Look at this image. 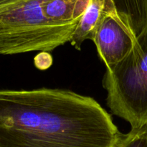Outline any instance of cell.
Segmentation results:
<instances>
[{
    "label": "cell",
    "mask_w": 147,
    "mask_h": 147,
    "mask_svg": "<svg viewBox=\"0 0 147 147\" xmlns=\"http://www.w3.org/2000/svg\"><path fill=\"white\" fill-rule=\"evenodd\" d=\"M123 134L90 96L48 88L0 90V147H118Z\"/></svg>",
    "instance_id": "6da1fadb"
},
{
    "label": "cell",
    "mask_w": 147,
    "mask_h": 147,
    "mask_svg": "<svg viewBox=\"0 0 147 147\" xmlns=\"http://www.w3.org/2000/svg\"><path fill=\"white\" fill-rule=\"evenodd\" d=\"M90 0H0V55L50 52L70 42Z\"/></svg>",
    "instance_id": "7a4b0ae2"
},
{
    "label": "cell",
    "mask_w": 147,
    "mask_h": 147,
    "mask_svg": "<svg viewBox=\"0 0 147 147\" xmlns=\"http://www.w3.org/2000/svg\"><path fill=\"white\" fill-rule=\"evenodd\" d=\"M103 86L111 111L131 129L147 127V31L137 37L131 51L106 69Z\"/></svg>",
    "instance_id": "3957f363"
},
{
    "label": "cell",
    "mask_w": 147,
    "mask_h": 147,
    "mask_svg": "<svg viewBox=\"0 0 147 147\" xmlns=\"http://www.w3.org/2000/svg\"><path fill=\"white\" fill-rule=\"evenodd\" d=\"M136 40L128 20L113 5L96 28L91 40L106 69H111L129 55Z\"/></svg>",
    "instance_id": "277c9868"
},
{
    "label": "cell",
    "mask_w": 147,
    "mask_h": 147,
    "mask_svg": "<svg viewBox=\"0 0 147 147\" xmlns=\"http://www.w3.org/2000/svg\"><path fill=\"white\" fill-rule=\"evenodd\" d=\"M115 5L112 0H90L88 7L78 24L70 42L76 50H81L83 43L87 40H92L95 30L101 20Z\"/></svg>",
    "instance_id": "5b68a950"
},
{
    "label": "cell",
    "mask_w": 147,
    "mask_h": 147,
    "mask_svg": "<svg viewBox=\"0 0 147 147\" xmlns=\"http://www.w3.org/2000/svg\"><path fill=\"white\" fill-rule=\"evenodd\" d=\"M118 12L128 20L136 37L147 31V0H112Z\"/></svg>",
    "instance_id": "8992f818"
},
{
    "label": "cell",
    "mask_w": 147,
    "mask_h": 147,
    "mask_svg": "<svg viewBox=\"0 0 147 147\" xmlns=\"http://www.w3.org/2000/svg\"><path fill=\"white\" fill-rule=\"evenodd\" d=\"M118 147H147V127L141 129H131L123 134Z\"/></svg>",
    "instance_id": "52a82bcc"
},
{
    "label": "cell",
    "mask_w": 147,
    "mask_h": 147,
    "mask_svg": "<svg viewBox=\"0 0 147 147\" xmlns=\"http://www.w3.org/2000/svg\"><path fill=\"white\" fill-rule=\"evenodd\" d=\"M34 65L40 70H47L53 64V58L48 52H41L34 60Z\"/></svg>",
    "instance_id": "ba28073f"
}]
</instances>
